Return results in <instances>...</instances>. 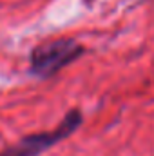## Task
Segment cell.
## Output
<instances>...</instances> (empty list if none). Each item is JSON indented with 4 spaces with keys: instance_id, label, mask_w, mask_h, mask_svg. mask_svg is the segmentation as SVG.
Here are the masks:
<instances>
[{
    "instance_id": "cell-1",
    "label": "cell",
    "mask_w": 154,
    "mask_h": 156,
    "mask_svg": "<svg viewBox=\"0 0 154 156\" xmlns=\"http://www.w3.org/2000/svg\"><path fill=\"white\" fill-rule=\"evenodd\" d=\"M85 53L75 38H54L37 45L29 56V71L38 78H51Z\"/></svg>"
},
{
    "instance_id": "cell-2",
    "label": "cell",
    "mask_w": 154,
    "mask_h": 156,
    "mask_svg": "<svg viewBox=\"0 0 154 156\" xmlns=\"http://www.w3.org/2000/svg\"><path fill=\"white\" fill-rule=\"evenodd\" d=\"M82 122H83V115L78 109H71L54 129L27 134V136L20 138L16 144H13L11 147L4 149L0 156H38L45 153L47 149L58 145L60 142L67 140L82 125Z\"/></svg>"
}]
</instances>
